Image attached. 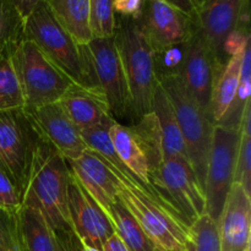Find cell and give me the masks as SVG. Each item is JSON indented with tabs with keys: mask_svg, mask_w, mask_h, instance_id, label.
<instances>
[{
	"mask_svg": "<svg viewBox=\"0 0 251 251\" xmlns=\"http://www.w3.org/2000/svg\"><path fill=\"white\" fill-rule=\"evenodd\" d=\"M137 22L152 49L185 43L195 34V21L164 0H145Z\"/></svg>",
	"mask_w": 251,
	"mask_h": 251,
	"instance_id": "8fae6325",
	"label": "cell"
},
{
	"mask_svg": "<svg viewBox=\"0 0 251 251\" xmlns=\"http://www.w3.org/2000/svg\"><path fill=\"white\" fill-rule=\"evenodd\" d=\"M150 179L152 186L186 227L206 213L205 191L188 161L163 159Z\"/></svg>",
	"mask_w": 251,
	"mask_h": 251,
	"instance_id": "8992f818",
	"label": "cell"
},
{
	"mask_svg": "<svg viewBox=\"0 0 251 251\" xmlns=\"http://www.w3.org/2000/svg\"><path fill=\"white\" fill-rule=\"evenodd\" d=\"M21 196L6 173L0 168V210L17 213L21 208Z\"/></svg>",
	"mask_w": 251,
	"mask_h": 251,
	"instance_id": "1f68e13d",
	"label": "cell"
},
{
	"mask_svg": "<svg viewBox=\"0 0 251 251\" xmlns=\"http://www.w3.org/2000/svg\"><path fill=\"white\" fill-rule=\"evenodd\" d=\"M61 26L81 46L93 38L90 28V0H47Z\"/></svg>",
	"mask_w": 251,
	"mask_h": 251,
	"instance_id": "7402d4cb",
	"label": "cell"
},
{
	"mask_svg": "<svg viewBox=\"0 0 251 251\" xmlns=\"http://www.w3.org/2000/svg\"><path fill=\"white\" fill-rule=\"evenodd\" d=\"M243 53L228 59L213 85L210 100V118L213 125H223L232 110L238 83Z\"/></svg>",
	"mask_w": 251,
	"mask_h": 251,
	"instance_id": "ffe728a7",
	"label": "cell"
},
{
	"mask_svg": "<svg viewBox=\"0 0 251 251\" xmlns=\"http://www.w3.org/2000/svg\"><path fill=\"white\" fill-rule=\"evenodd\" d=\"M250 12V0H205L195 19V33L213 51L222 65L228 61L223 43L245 14Z\"/></svg>",
	"mask_w": 251,
	"mask_h": 251,
	"instance_id": "30bf717a",
	"label": "cell"
},
{
	"mask_svg": "<svg viewBox=\"0 0 251 251\" xmlns=\"http://www.w3.org/2000/svg\"><path fill=\"white\" fill-rule=\"evenodd\" d=\"M73 176L107 215L118 200V181L104 159L92 150L65 159Z\"/></svg>",
	"mask_w": 251,
	"mask_h": 251,
	"instance_id": "2e32d148",
	"label": "cell"
},
{
	"mask_svg": "<svg viewBox=\"0 0 251 251\" xmlns=\"http://www.w3.org/2000/svg\"><path fill=\"white\" fill-rule=\"evenodd\" d=\"M157 81L171 100L179 129L183 135L188 161L203 188L215 125L207 113L191 97L180 76Z\"/></svg>",
	"mask_w": 251,
	"mask_h": 251,
	"instance_id": "5b68a950",
	"label": "cell"
},
{
	"mask_svg": "<svg viewBox=\"0 0 251 251\" xmlns=\"http://www.w3.org/2000/svg\"><path fill=\"white\" fill-rule=\"evenodd\" d=\"M251 93V49L250 44L244 49L242 55L239 71V83H238L237 96L233 103L232 110L228 115L227 120L221 126L239 129L240 120H242L243 112L248 102H250Z\"/></svg>",
	"mask_w": 251,
	"mask_h": 251,
	"instance_id": "484cf974",
	"label": "cell"
},
{
	"mask_svg": "<svg viewBox=\"0 0 251 251\" xmlns=\"http://www.w3.org/2000/svg\"><path fill=\"white\" fill-rule=\"evenodd\" d=\"M24 22L11 0H0V59L11 56L25 39Z\"/></svg>",
	"mask_w": 251,
	"mask_h": 251,
	"instance_id": "cb8c5ba5",
	"label": "cell"
},
{
	"mask_svg": "<svg viewBox=\"0 0 251 251\" xmlns=\"http://www.w3.org/2000/svg\"><path fill=\"white\" fill-rule=\"evenodd\" d=\"M70 169L65 158L39 137L21 195L22 205L41 213L65 251H80L82 244L73 229L68 207Z\"/></svg>",
	"mask_w": 251,
	"mask_h": 251,
	"instance_id": "6da1fadb",
	"label": "cell"
},
{
	"mask_svg": "<svg viewBox=\"0 0 251 251\" xmlns=\"http://www.w3.org/2000/svg\"><path fill=\"white\" fill-rule=\"evenodd\" d=\"M188 42L153 49L152 59L157 80L181 75L188 53Z\"/></svg>",
	"mask_w": 251,
	"mask_h": 251,
	"instance_id": "4316f807",
	"label": "cell"
},
{
	"mask_svg": "<svg viewBox=\"0 0 251 251\" xmlns=\"http://www.w3.org/2000/svg\"><path fill=\"white\" fill-rule=\"evenodd\" d=\"M0 251H25L17 213L0 210Z\"/></svg>",
	"mask_w": 251,
	"mask_h": 251,
	"instance_id": "f546056e",
	"label": "cell"
},
{
	"mask_svg": "<svg viewBox=\"0 0 251 251\" xmlns=\"http://www.w3.org/2000/svg\"><path fill=\"white\" fill-rule=\"evenodd\" d=\"M80 251H100V250H97V249H95V248H91V247H86V245H82V248H81Z\"/></svg>",
	"mask_w": 251,
	"mask_h": 251,
	"instance_id": "8d00e7d4",
	"label": "cell"
},
{
	"mask_svg": "<svg viewBox=\"0 0 251 251\" xmlns=\"http://www.w3.org/2000/svg\"><path fill=\"white\" fill-rule=\"evenodd\" d=\"M233 183L242 185L245 193L251 195V134L240 132Z\"/></svg>",
	"mask_w": 251,
	"mask_h": 251,
	"instance_id": "4dcf8cb0",
	"label": "cell"
},
{
	"mask_svg": "<svg viewBox=\"0 0 251 251\" xmlns=\"http://www.w3.org/2000/svg\"><path fill=\"white\" fill-rule=\"evenodd\" d=\"M17 217L26 251H65L36 208L21 205Z\"/></svg>",
	"mask_w": 251,
	"mask_h": 251,
	"instance_id": "44dd1931",
	"label": "cell"
},
{
	"mask_svg": "<svg viewBox=\"0 0 251 251\" xmlns=\"http://www.w3.org/2000/svg\"><path fill=\"white\" fill-rule=\"evenodd\" d=\"M38 141L39 135L25 108L0 113V168L11 179L20 196Z\"/></svg>",
	"mask_w": 251,
	"mask_h": 251,
	"instance_id": "52a82bcc",
	"label": "cell"
},
{
	"mask_svg": "<svg viewBox=\"0 0 251 251\" xmlns=\"http://www.w3.org/2000/svg\"><path fill=\"white\" fill-rule=\"evenodd\" d=\"M11 59L24 93L26 109L59 102L75 83L28 39H24L17 46Z\"/></svg>",
	"mask_w": 251,
	"mask_h": 251,
	"instance_id": "277c9868",
	"label": "cell"
},
{
	"mask_svg": "<svg viewBox=\"0 0 251 251\" xmlns=\"http://www.w3.org/2000/svg\"><path fill=\"white\" fill-rule=\"evenodd\" d=\"M114 229V234L123 242L129 251H156L134 216L126 210L118 199L107 213Z\"/></svg>",
	"mask_w": 251,
	"mask_h": 251,
	"instance_id": "603a6c76",
	"label": "cell"
},
{
	"mask_svg": "<svg viewBox=\"0 0 251 251\" xmlns=\"http://www.w3.org/2000/svg\"><path fill=\"white\" fill-rule=\"evenodd\" d=\"M223 66L207 44L198 34H194L188 42V53L180 78L191 97L207 113L208 117L211 93Z\"/></svg>",
	"mask_w": 251,
	"mask_h": 251,
	"instance_id": "5bb4252c",
	"label": "cell"
},
{
	"mask_svg": "<svg viewBox=\"0 0 251 251\" xmlns=\"http://www.w3.org/2000/svg\"><path fill=\"white\" fill-rule=\"evenodd\" d=\"M240 129L215 125L203 190L206 213L217 222L234 178Z\"/></svg>",
	"mask_w": 251,
	"mask_h": 251,
	"instance_id": "ba28073f",
	"label": "cell"
},
{
	"mask_svg": "<svg viewBox=\"0 0 251 251\" xmlns=\"http://www.w3.org/2000/svg\"><path fill=\"white\" fill-rule=\"evenodd\" d=\"M59 103L80 131L100 126L114 119L104 95L97 88L73 83Z\"/></svg>",
	"mask_w": 251,
	"mask_h": 251,
	"instance_id": "ac0fdd59",
	"label": "cell"
},
{
	"mask_svg": "<svg viewBox=\"0 0 251 251\" xmlns=\"http://www.w3.org/2000/svg\"><path fill=\"white\" fill-rule=\"evenodd\" d=\"M164 1L173 5L174 7H176V9H179L180 11H183L184 14L190 16L191 19H194V21H195L196 15H198V6H196L195 4V0H164Z\"/></svg>",
	"mask_w": 251,
	"mask_h": 251,
	"instance_id": "836d02e7",
	"label": "cell"
},
{
	"mask_svg": "<svg viewBox=\"0 0 251 251\" xmlns=\"http://www.w3.org/2000/svg\"><path fill=\"white\" fill-rule=\"evenodd\" d=\"M114 41L126 77L131 118L137 122L151 112V100L158 81L153 69L151 44L136 19L119 16Z\"/></svg>",
	"mask_w": 251,
	"mask_h": 251,
	"instance_id": "3957f363",
	"label": "cell"
},
{
	"mask_svg": "<svg viewBox=\"0 0 251 251\" xmlns=\"http://www.w3.org/2000/svg\"><path fill=\"white\" fill-rule=\"evenodd\" d=\"M203 1H205V0H195V4H196V6H198V10H199V7L203 4Z\"/></svg>",
	"mask_w": 251,
	"mask_h": 251,
	"instance_id": "74e56055",
	"label": "cell"
},
{
	"mask_svg": "<svg viewBox=\"0 0 251 251\" xmlns=\"http://www.w3.org/2000/svg\"><path fill=\"white\" fill-rule=\"evenodd\" d=\"M68 207L71 226L81 244L103 251L107 240L114 234L112 223L71 172L68 185Z\"/></svg>",
	"mask_w": 251,
	"mask_h": 251,
	"instance_id": "7c38bea8",
	"label": "cell"
},
{
	"mask_svg": "<svg viewBox=\"0 0 251 251\" xmlns=\"http://www.w3.org/2000/svg\"><path fill=\"white\" fill-rule=\"evenodd\" d=\"M115 21L113 0H90V28L93 38L114 36Z\"/></svg>",
	"mask_w": 251,
	"mask_h": 251,
	"instance_id": "f1b7e54d",
	"label": "cell"
},
{
	"mask_svg": "<svg viewBox=\"0 0 251 251\" xmlns=\"http://www.w3.org/2000/svg\"><path fill=\"white\" fill-rule=\"evenodd\" d=\"M24 38L33 42L75 83L100 90L87 44L81 46L60 25L48 2L41 1L25 19Z\"/></svg>",
	"mask_w": 251,
	"mask_h": 251,
	"instance_id": "7a4b0ae2",
	"label": "cell"
},
{
	"mask_svg": "<svg viewBox=\"0 0 251 251\" xmlns=\"http://www.w3.org/2000/svg\"><path fill=\"white\" fill-rule=\"evenodd\" d=\"M247 251H250V249H249V250H247Z\"/></svg>",
	"mask_w": 251,
	"mask_h": 251,
	"instance_id": "60d3db41",
	"label": "cell"
},
{
	"mask_svg": "<svg viewBox=\"0 0 251 251\" xmlns=\"http://www.w3.org/2000/svg\"><path fill=\"white\" fill-rule=\"evenodd\" d=\"M188 251H221L217 222L207 213L189 227Z\"/></svg>",
	"mask_w": 251,
	"mask_h": 251,
	"instance_id": "83f0119b",
	"label": "cell"
},
{
	"mask_svg": "<svg viewBox=\"0 0 251 251\" xmlns=\"http://www.w3.org/2000/svg\"><path fill=\"white\" fill-rule=\"evenodd\" d=\"M108 135H109V140L112 142L115 154L119 161L124 164L125 168L129 171V173L164 207H167L176 217H179L152 186L151 180H150V166L147 156L139 137L136 136L131 126H126L124 124H120L118 120H113L108 129Z\"/></svg>",
	"mask_w": 251,
	"mask_h": 251,
	"instance_id": "e0dca14e",
	"label": "cell"
},
{
	"mask_svg": "<svg viewBox=\"0 0 251 251\" xmlns=\"http://www.w3.org/2000/svg\"><path fill=\"white\" fill-rule=\"evenodd\" d=\"M25 108V98L11 56L0 59V113Z\"/></svg>",
	"mask_w": 251,
	"mask_h": 251,
	"instance_id": "d4e9b609",
	"label": "cell"
},
{
	"mask_svg": "<svg viewBox=\"0 0 251 251\" xmlns=\"http://www.w3.org/2000/svg\"><path fill=\"white\" fill-rule=\"evenodd\" d=\"M22 239H24V238H22ZM24 244H25V243H24ZM25 251H26V248H25Z\"/></svg>",
	"mask_w": 251,
	"mask_h": 251,
	"instance_id": "f35d334b",
	"label": "cell"
},
{
	"mask_svg": "<svg viewBox=\"0 0 251 251\" xmlns=\"http://www.w3.org/2000/svg\"><path fill=\"white\" fill-rule=\"evenodd\" d=\"M91 65L98 88L107 100L112 117L115 120L131 117L126 77L120 60L114 36L92 38L87 43Z\"/></svg>",
	"mask_w": 251,
	"mask_h": 251,
	"instance_id": "9c48e42d",
	"label": "cell"
},
{
	"mask_svg": "<svg viewBox=\"0 0 251 251\" xmlns=\"http://www.w3.org/2000/svg\"><path fill=\"white\" fill-rule=\"evenodd\" d=\"M41 1H47V0H11V2L24 20L31 14L32 10Z\"/></svg>",
	"mask_w": 251,
	"mask_h": 251,
	"instance_id": "e575fe53",
	"label": "cell"
},
{
	"mask_svg": "<svg viewBox=\"0 0 251 251\" xmlns=\"http://www.w3.org/2000/svg\"><path fill=\"white\" fill-rule=\"evenodd\" d=\"M151 112L156 115L161 130L164 159L180 158L188 161L185 144L179 129L173 105L159 82L151 100Z\"/></svg>",
	"mask_w": 251,
	"mask_h": 251,
	"instance_id": "d6986e66",
	"label": "cell"
},
{
	"mask_svg": "<svg viewBox=\"0 0 251 251\" xmlns=\"http://www.w3.org/2000/svg\"><path fill=\"white\" fill-rule=\"evenodd\" d=\"M103 251H129V250L126 249V247L123 244V242L117 237V235L113 234L112 237L107 240L104 247H103Z\"/></svg>",
	"mask_w": 251,
	"mask_h": 251,
	"instance_id": "d590c367",
	"label": "cell"
},
{
	"mask_svg": "<svg viewBox=\"0 0 251 251\" xmlns=\"http://www.w3.org/2000/svg\"><path fill=\"white\" fill-rule=\"evenodd\" d=\"M221 251L250 249L251 200L242 185L233 183L217 220Z\"/></svg>",
	"mask_w": 251,
	"mask_h": 251,
	"instance_id": "9a60e30c",
	"label": "cell"
},
{
	"mask_svg": "<svg viewBox=\"0 0 251 251\" xmlns=\"http://www.w3.org/2000/svg\"><path fill=\"white\" fill-rule=\"evenodd\" d=\"M34 130L42 140L56 150L65 159L75 158L88 150L81 131L64 112L60 103H50L26 109Z\"/></svg>",
	"mask_w": 251,
	"mask_h": 251,
	"instance_id": "4fadbf2b",
	"label": "cell"
},
{
	"mask_svg": "<svg viewBox=\"0 0 251 251\" xmlns=\"http://www.w3.org/2000/svg\"><path fill=\"white\" fill-rule=\"evenodd\" d=\"M145 0H113L114 12L122 17L139 19Z\"/></svg>",
	"mask_w": 251,
	"mask_h": 251,
	"instance_id": "d6a6232c",
	"label": "cell"
},
{
	"mask_svg": "<svg viewBox=\"0 0 251 251\" xmlns=\"http://www.w3.org/2000/svg\"><path fill=\"white\" fill-rule=\"evenodd\" d=\"M156 251H163V250H156Z\"/></svg>",
	"mask_w": 251,
	"mask_h": 251,
	"instance_id": "ab89813d",
	"label": "cell"
}]
</instances>
